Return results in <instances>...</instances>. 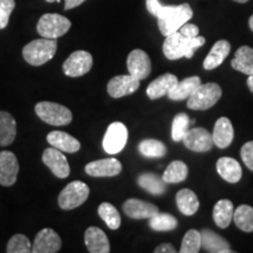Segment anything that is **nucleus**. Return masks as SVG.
Listing matches in <instances>:
<instances>
[{
  "label": "nucleus",
  "instance_id": "obj_29",
  "mask_svg": "<svg viewBox=\"0 0 253 253\" xmlns=\"http://www.w3.org/2000/svg\"><path fill=\"white\" fill-rule=\"evenodd\" d=\"M231 66L246 75H253V48L249 46L239 47L231 61Z\"/></svg>",
  "mask_w": 253,
  "mask_h": 253
},
{
  "label": "nucleus",
  "instance_id": "obj_16",
  "mask_svg": "<svg viewBox=\"0 0 253 253\" xmlns=\"http://www.w3.org/2000/svg\"><path fill=\"white\" fill-rule=\"evenodd\" d=\"M84 171L93 177H113L118 176L122 171V164L114 157L103 158L88 163Z\"/></svg>",
  "mask_w": 253,
  "mask_h": 253
},
{
  "label": "nucleus",
  "instance_id": "obj_7",
  "mask_svg": "<svg viewBox=\"0 0 253 253\" xmlns=\"http://www.w3.org/2000/svg\"><path fill=\"white\" fill-rule=\"evenodd\" d=\"M89 186L81 181L71 182L60 192L58 204L62 210L69 211L81 207L89 197Z\"/></svg>",
  "mask_w": 253,
  "mask_h": 253
},
{
  "label": "nucleus",
  "instance_id": "obj_40",
  "mask_svg": "<svg viewBox=\"0 0 253 253\" xmlns=\"http://www.w3.org/2000/svg\"><path fill=\"white\" fill-rule=\"evenodd\" d=\"M240 156H242L245 166L253 171V141H250L243 145L242 150H240Z\"/></svg>",
  "mask_w": 253,
  "mask_h": 253
},
{
  "label": "nucleus",
  "instance_id": "obj_22",
  "mask_svg": "<svg viewBox=\"0 0 253 253\" xmlns=\"http://www.w3.org/2000/svg\"><path fill=\"white\" fill-rule=\"evenodd\" d=\"M177 82H178V79H177L176 75L170 74V73L161 75L160 78L155 79L148 86L147 95L149 96L150 100H156L162 96H166Z\"/></svg>",
  "mask_w": 253,
  "mask_h": 253
},
{
  "label": "nucleus",
  "instance_id": "obj_45",
  "mask_svg": "<svg viewBox=\"0 0 253 253\" xmlns=\"http://www.w3.org/2000/svg\"><path fill=\"white\" fill-rule=\"evenodd\" d=\"M249 25H250V28H251V31L253 32V14L250 17V20H249Z\"/></svg>",
  "mask_w": 253,
  "mask_h": 253
},
{
  "label": "nucleus",
  "instance_id": "obj_28",
  "mask_svg": "<svg viewBox=\"0 0 253 253\" xmlns=\"http://www.w3.org/2000/svg\"><path fill=\"white\" fill-rule=\"evenodd\" d=\"M233 213H235V208L232 202L229 199H220L213 208L214 223L220 229H226L233 220Z\"/></svg>",
  "mask_w": 253,
  "mask_h": 253
},
{
  "label": "nucleus",
  "instance_id": "obj_37",
  "mask_svg": "<svg viewBox=\"0 0 253 253\" xmlns=\"http://www.w3.org/2000/svg\"><path fill=\"white\" fill-rule=\"evenodd\" d=\"M190 126V119L189 116L184 113L177 114L172 121V126H171V138L172 141L179 142L183 141V137H184L186 132L189 130Z\"/></svg>",
  "mask_w": 253,
  "mask_h": 253
},
{
  "label": "nucleus",
  "instance_id": "obj_10",
  "mask_svg": "<svg viewBox=\"0 0 253 253\" xmlns=\"http://www.w3.org/2000/svg\"><path fill=\"white\" fill-rule=\"evenodd\" d=\"M42 162L58 178H67L71 173L67 158L61 150L54 147L45 149L42 154Z\"/></svg>",
  "mask_w": 253,
  "mask_h": 253
},
{
  "label": "nucleus",
  "instance_id": "obj_34",
  "mask_svg": "<svg viewBox=\"0 0 253 253\" xmlns=\"http://www.w3.org/2000/svg\"><path fill=\"white\" fill-rule=\"evenodd\" d=\"M138 150L143 156L150 158H160L166 156L167 154L166 144L154 138H147L142 141L138 145Z\"/></svg>",
  "mask_w": 253,
  "mask_h": 253
},
{
  "label": "nucleus",
  "instance_id": "obj_36",
  "mask_svg": "<svg viewBox=\"0 0 253 253\" xmlns=\"http://www.w3.org/2000/svg\"><path fill=\"white\" fill-rule=\"evenodd\" d=\"M202 249L201 232L197 230H189L183 237L181 253H198Z\"/></svg>",
  "mask_w": 253,
  "mask_h": 253
},
{
  "label": "nucleus",
  "instance_id": "obj_27",
  "mask_svg": "<svg viewBox=\"0 0 253 253\" xmlns=\"http://www.w3.org/2000/svg\"><path fill=\"white\" fill-rule=\"evenodd\" d=\"M176 203L179 211L185 216H192L199 209L198 197L190 189H182L177 192Z\"/></svg>",
  "mask_w": 253,
  "mask_h": 253
},
{
  "label": "nucleus",
  "instance_id": "obj_19",
  "mask_svg": "<svg viewBox=\"0 0 253 253\" xmlns=\"http://www.w3.org/2000/svg\"><path fill=\"white\" fill-rule=\"evenodd\" d=\"M47 142L52 145V147L56 148V149L61 150L62 153L74 154L80 150L81 144L74 136H71L67 132L54 130L50 131L47 135Z\"/></svg>",
  "mask_w": 253,
  "mask_h": 253
},
{
  "label": "nucleus",
  "instance_id": "obj_23",
  "mask_svg": "<svg viewBox=\"0 0 253 253\" xmlns=\"http://www.w3.org/2000/svg\"><path fill=\"white\" fill-rule=\"evenodd\" d=\"M217 171L223 179L229 183H237L242 178V167L232 157H221L217 161Z\"/></svg>",
  "mask_w": 253,
  "mask_h": 253
},
{
  "label": "nucleus",
  "instance_id": "obj_11",
  "mask_svg": "<svg viewBox=\"0 0 253 253\" xmlns=\"http://www.w3.org/2000/svg\"><path fill=\"white\" fill-rule=\"evenodd\" d=\"M183 143L188 149L195 153H207L213 147L212 134H210L204 128H192L189 129L184 137Z\"/></svg>",
  "mask_w": 253,
  "mask_h": 253
},
{
  "label": "nucleus",
  "instance_id": "obj_20",
  "mask_svg": "<svg viewBox=\"0 0 253 253\" xmlns=\"http://www.w3.org/2000/svg\"><path fill=\"white\" fill-rule=\"evenodd\" d=\"M233 137H235V130L230 120L227 118L218 119L213 126V144H216L220 149H225L232 143Z\"/></svg>",
  "mask_w": 253,
  "mask_h": 253
},
{
  "label": "nucleus",
  "instance_id": "obj_43",
  "mask_svg": "<svg viewBox=\"0 0 253 253\" xmlns=\"http://www.w3.org/2000/svg\"><path fill=\"white\" fill-rule=\"evenodd\" d=\"M84 1H86V0H65V9L68 11V9L75 8L78 7V6L84 4Z\"/></svg>",
  "mask_w": 253,
  "mask_h": 253
},
{
  "label": "nucleus",
  "instance_id": "obj_25",
  "mask_svg": "<svg viewBox=\"0 0 253 253\" xmlns=\"http://www.w3.org/2000/svg\"><path fill=\"white\" fill-rule=\"evenodd\" d=\"M202 81L198 77H190L184 80L178 81L167 96L172 101H183L189 99L191 94L201 86Z\"/></svg>",
  "mask_w": 253,
  "mask_h": 253
},
{
  "label": "nucleus",
  "instance_id": "obj_39",
  "mask_svg": "<svg viewBox=\"0 0 253 253\" xmlns=\"http://www.w3.org/2000/svg\"><path fill=\"white\" fill-rule=\"evenodd\" d=\"M14 7V0H0V30H4L8 25L9 17Z\"/></svg>",
  "mask_w": 253,
  "mask_h": 253
},
{
  "label": "nucleus",
  "instance_id": "obj_6",
  "mask_svg": "<svg viewBox=\"0 0 253 253\" xmlns=\"http://www.w3.org/2000/svg\"><path fill=\"white\" fill-rule=\"evenodd\" d=\"M72 26L71 20L56 13H46L39 19L37 31L42 38L46 39H58L65 36Z\"/></svg>",
  "mask_w": 253,
  "mask_h": 253
},
{
  "label": "nucleus",
  "instance_id": "obj_2",
  "mask_svg": "<svg viewBox=\"0 0 253 253\" xmlns=\"http://www.w3.org/2000/svg\"><path fill=\"white\" fill-rule=\"evenodd\" d=\"M205 43L204 37L190 38L182 34L179 31L173 32L170 36L166 37L163 42V53L167 59L178 60L182 58L191 59L196 49Z\"/></svg>",
  "mask_w": 253,
  "mask_h": 253
},
{
  "label": "nucleus",
  "instance_id": "obj_41",
  "mask_svg": "<svg viewBox=\"0 0 253 253\" xmlns=\"http://www.w3.org/2000/svg\"><path fill=\"white\" fill-rule=\"evenodd\" d=\"M178 31L181 32L182 34H184V36L190 37V38L198 37V34H199L198 26H197V25H194V24L185 23L181 28H179Z\"/></svg>",
  "mask_w": 253,
  "mask_h": 253
},
{
  "label": "nucleus",
  "instance_id": "obj_18",
  "mask_svg": "<svg viewBox=\"0 0 253 253\" xmlns=\"http://www.w3.org/2000/svg\"><path fill=\"white\" fill-rule=\"evenodd\" d=\"M84 244L90 253H108L110 245L108 237L100 227L90 226L84 233Z\"/></svg>",
  "mask_w": 253,
  "mask_h": 253
},
{
  "label": "nucleus",
  "instance_id": "obj_21",
  "mask_svg": "<svg viewBox=\"0 0 253 253\" xmlns=\"http://www.w3.org/2000/svg\"><path fill=\"white\" fill-rule=\"evenodd\" d=\"M202 238V248L207 252L210 253H232L233 250H231L230 244L226 242L223 237H220L218 233L213 232L211 230H202L201 231Z\"/></svg>",
  "mask_w": 253,
  "mask_h": 253
},
{
  "label": "nucleus",
  "instance_id": "obj_47",
  "mask_svg": "<svg viewBox=\"0 0 253 253\" xmlns=\"http://www.w3.org/2000/svg\"><path fill=\"white\" fill-rule=\"evenodd\" d=\"M47 2H54V1H56V0H46Z\"/></svg>",
  "mask_w": 253,
  "mask_h": 253
},
{
  "label": "nucleus",
  "instance_id": "obj_42",
  "mask_svg": "<svg viewBox=\"0 0 253 253\" xmlns=\"http://www.w3.org/2000/svg\"><path fill=\"white\" fill-rule=\"evenodd\" d=\"M155 253H175L176 249L171 244H161L155 249Z\"/></svg>",
  "mask_w": 253,
  "mask_h": 253
},
{
  "label": "nucleus",
  "instance_id": "obj_24",
  "mask_svg": "<svg viewBox=\"0 0 253 253\" xmlns=\"http://www.w3.org/2000/svg\"><path fill=\"white\" fill-rule=\"evenodd\" d=\"M231 45L229 41L226 40H219L212 46L207 58H205L203 62V67L207 71H212V69L217 68L223 63L224 60L227 58L230 54Z\"/></svg>",
  "mask_w": 253,
  "mask_h": 253
},
{
  "label": "nucleus",
  "instance_id": "obj_13",
  "mask_svg": "<svg viewBox=\"0 0 253 253\" xmlns=\"http://www.w3.org/2000/svg\"><path fill=\"white\" fill-rule=\"evenodd\" d=\"M62 246L60 236L52 229H42L37 233L32 244L33 253H56Z\"/></svg>",
  "mask_w": 253,
  "mask_h": 253
},
{
  "label": "nucleus",
  "instance_id": "obj_3",
  "mask_svg": "<svg viewBox=\"0 0 253 253\" xmlns=\"http://www.w3.org/2000/svg\"><path fill=\"white\" fill-rule=\"evenodd\" d=\"M58 42L56 39H46L41 38L28 42L23 49V56L25 61L32 66L45 65L54 58Z\"/></svg>",
  "mask_w": 253,
  "mask_h": 253
},
{
  "label": "nucleus",
  "instance_id": "obj_5",
  "mask_svg": "<svg viewBox=\"0 0 253 253\" xmlns=\"http://www.w3.org/2000/svg\"><path fill=\"white\" fill-rule=\"evenodd\" d=\"M221 96L219 84L209 82L201 84L197 89L188 99V108L192 110H207L213 107Z\"/></svg>",
  "mask_w": 253,
  "mask_h": 253
},
{
  "label": "nucleus",
  "instance_id": "obj_35",
  "mask_svg": "<svg viewBox=\"0 0 253 253\" xmlns=\"http://www.w3.org/2000/svg\"><path fill=\"white\" fill-rule=\"evenodd\" d=\"M177 225H178V221L172 214L169 213H161L158 212L149 218V226L155 231H172L175 230Z\"/></svg>",
  "mask_w": 253,
  "mask_h": 253
},
{
  "label": "nucleus",
  "instance_id": "obj_31",
  "mask_svg": "<svg viewBox=\"0 0 253 253\" xmlns=\"http://www.w3.org/2000/svg\"><path fill=\"white\" fill-rule=\"evenodd\" d=\"M189 168L182 161H173L168 166L162 178L166 183H181L188 177Z\"/></svg>",
  "mask_w": 253,
  "mask_h": 253
},
{
  "label": "nucleus",
  "instance_id": "obj_1",
  "mask_svg": "<svg viewBox=\"0 0 253 253\" xmlns=\"http://www.w3.org/2000/svg\"><path fill=\"white\" fill-rule=\"evenodd\" d=\"M145 5L148 12L157 18L158 28L164 37L178 31L194 15L189 4L166 6L160 0H145Z\"/></svg>",
  "mask_w": 253,
  "mask_h": 253
},
{
  "label": "nucleus",
  "instance_id": "obj_30",
  "mask_svg": "<svg viewBox=\"0 0 253 253\" xmlns=\"http://www.w3.org/2000/svg\"><path fill=\"white\" fill-rule=\"evenodd\" d=\"M137 183L142 189H144L151 195L158 196L164 194V191H166L167 183L163 181L162 177H158L155 173H142L137 178Z\"/></svg>",
  "mask_w": 253,
  "mask_h": 253
},
{
  "label": "nucleus",
  "instance_id": "obj_12",
  "mask_svg": "<svg viewBox=\"0 0 253 253\" xmlns=\"http://www.w3.org/2000/svg\"><path fill=\"white\" fill-rule=\"evenodd\" d=\"M126 67L129 74L137 80H144L151 73V61L149 55L142 49H134L129 53L126 59Z\"/></svg>",
  "mask_w": 253,
  "mask_h": 253
},
{
  "label": "nucleus",
  "instance_id": "obj_9",
  "mask_svg": "<svg viewBox=\"0 0 253 253\" xmlns=\"http://www.w3.org/2000/svg\"><path fill=\"white\" fill-rule=\"evenodd\" d=\"M93 67V56L86 50H77L63 62V73L69 78H80L86 75Z\"/></svg>",
  "mask_w": 253,
  "mask_h": 253
},
{
  "label": "nucleus",
  "instance_id": "obj_32",
  "mask_svg": "<svg viewBox=\"0 0 253 253\" xmlns=\"http://www.w3.org/2000/svg\"><path fill=\"white\" fill-rule=\"evenodd\" d=\"M233 220L238 229L244 232L253 231V208L250 205H239L233 213Z\"/></svg>",
  "mask_w": 253,
  "mask_h": 253
},
{
  "label": "nucleus",
  "instance_id": "obj_33",
  "mask_svg": "<svg viewBox=\"0 0 253 253\" xmlns=\"http://www.w3.org/2000/svg\"><path fill=\"white\" fill-rule=\"evenodd\" d=\"M97 212H99L101 219L107 224L109 229L118 230L121 226V216H120L118 209L113 204L104 202V203L100 204Z\"/></svg>",
  "mask_w": 253,
  "mask_h": 253
},
{
  "label": "nucleus",
  "instance_id": "obj_44",
  "mask_svg": "<svg viewBox=\"0 0 253 253\" xmlns=\"http://www.w3.org/2000/svg\"><path fill=\"white\" fill-rule=\"evenodd\" d=\"M248 87L249 89L252 91L253 93V75H249V79H248Z\"/></svg>",
  "mask_w": 253,
  "mask_h": 253
},
{
  "label": "nucleus",
  "instance_id": "obj_46",
  "mask_svg": "<svg viewBox=\"0 0 253 253\" xmlns=\"http://www.w3.org/2000/svg\"><path fill=\"white\" fill-rule=\"evenodd\" d=\"M233 1H236V2H240V4H245V2H248L249 0H233Z\"/></svg>",
  "mask_w": 253,
  "mask_h": 253
},
{
  "label": "nucleus",
  "instance_id": "obj_14",
  "mask_svg": "<svg viewBox=\"0 0 253 253\" xmlns=\"http://www.w3.org/2000/svg\"><path fill=\"white\" fill-rule=\"evenodd\" d=\"M138 88H140V80L131 77L130 74L118 75L108 82L107 91L113 99H120L135 93Z\"/></svg>",
  "mask_w": 253,
  "mask_h": 253
},
{
  "label": "nucleus",
  "instance_id": "obj_17",
  "mask_svg": "<svg viewBox=\"0 0 253 253\" xmlns=\"http://www.w3.org/2000/svg\"><path fill=\"white\" fill-rule=\"evenodd\" d=\"M123 211L129 218L132 219H149L160 212L156 205L141 199L130 198L123 204Z\"/></svg>",
  "mask_w": 253,
  "mask_h": 253
},
{
  "label": "nucleus",
  "instance_id": "obj_15",
  "mask_svg": "<svg viewBox=\"0 0 253 253\" xmlns=\"http://www.w3.org/2000/svg\"><path fill=\"white\" fill-rule=\"evenodd\" d=\"M19 163L12 151H0V185L11 186L17 182Z\"/></svg>",
  "mask_w": 253,
  "mask_h": 253
},
{
  "label": "nucleus",
  "instance_id": "obj_38",
  "mask_svg": "<svg viewBox=\"0 0 253 253\" xmlns=\"http://www.w3.org/2000/svg\"><path fill=\"white\" fill-rule=\"evenodd\" d=\"M6 251L8 253H31L32 244L26 236L18 233L8 240Z\"/></svg>",
  "mask_w": 253,
  "mask_h": 253
},
{
  "label": "nucleus",
  "instance_id": "obj_26",
  "mask_svg": "<svg viewBox=\"0 0 253 253\" xmlns=\"http://www.w3.org/2000/svg\"><path fill=\"white\" fill-rule=\"evenodd\" d=\"M17 136V122L8 112L0 110V147L13 143Z\"/></svg>",
  "mask_w": 253,
  "mask_h": 253
},
{
  "label": "nucleus",
  "instance_id": "obj_8",
  "mask_svg": "<svg viewBox=\"0 0 253 253\" xmlns=\"http://www.w3.org/2000/svg\"><path fill=\"white\" fill-rule=\"evenodd\" d=\"M128 141V129L121 122H113L107 128L102 145L107 154L115 155L125 149Z\"/></svg>",
  "mask_w": 253,
  "mask_h": 253
},
{
  "label": "nucleus",
  "instance_id": "obj_4",
  "mask_svg": "<svg viewBox=\"0 0 253 253\" xmlns=\"http://www.w3.org/2000/svg\"><path fill=\"white\" fill-rule=\"evenodd\" d=\"M36 113L47 125L55 126H67L73 120V114L67 107L48 101L37 103Z\"/></svg>",
  "mask_w": 253,
  "mask_h": 253
}]
</instances>
